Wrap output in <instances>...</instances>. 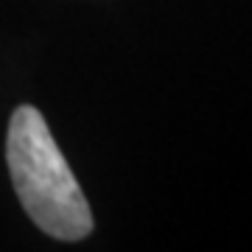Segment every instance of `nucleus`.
I'll return each mask as SVG.
<instances>
[{"label":"nucleus","mask_w":252,"mask_h":252,"mask_svg":"<svg viewBox=\"0 0 252 252\" xmlns=\"http://www.w3.org/2000/svg\"><path fill=\"white\" fill-rule=\"evenodd\" d=\"M6 162L20 205L34 224L59 241L93 233V213L39 109L17 107L9 121Z\"/></svg>","instance_id":"nucleus-1"}]
</instances>
